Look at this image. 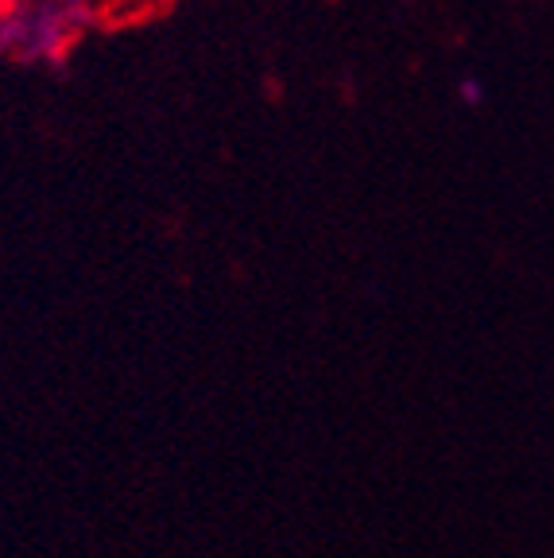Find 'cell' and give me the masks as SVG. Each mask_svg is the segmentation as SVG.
<instances>
[{"mask_svg":"<svg viewBox=\"0 0 554 558\" xmlns=\"http://www.w3.org/2000/svg\"><path fill=\"white\" fill-rule=\"evenodd\" d=\"M9 4H12V0H0V20L9 16Z\"/></svg>","mask_w":554,"mask_h":558,"instance_id":"2","label":"cell"},{"mask_svg":"<svg viewBox=\"0 0 554 558\" xmlns=\"http://www.w3.org/2000/svg\"><path fill=\"white\" fill-rule=\"evenodd\" d=\"M461 97H466V101L469 105H477V101H481V86H477V82H461Z\"/></svg>","mask_w":554,"mask_h":558,"instance_id":"1","label":"cell"}]
</instances>
